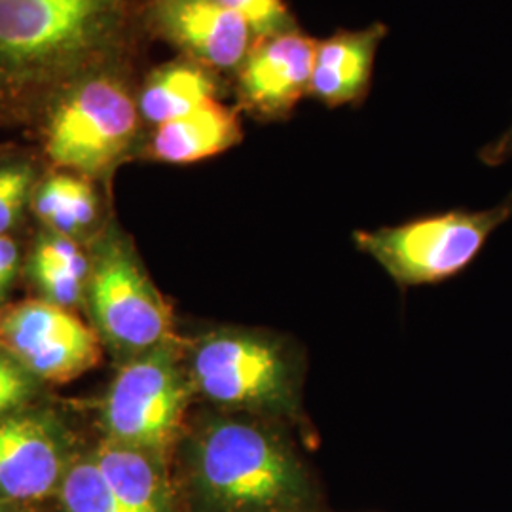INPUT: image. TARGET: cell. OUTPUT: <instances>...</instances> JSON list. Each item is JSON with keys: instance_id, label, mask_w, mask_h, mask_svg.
Masks as SVG:
<instances>
[{"instance_id": "cell-23", "label": "cell", "mask_w": 512, "mask_h": 512, "mask_svg": "<svg viewBox=\"0 0 512 512\" xmlns=\"http://www.w3.org/2000/svg\"><path fill=\"white\" fill-rule=\"evenodd\" d=\"M19 268V247L10 234L0 236V300L16 279Z\"/></svg>"}, {"instance_id": "cell-12", "label": "cell", "mask_w": 512, "mask_h": 512, "mask_svg": "<svg viewBox=\"0 0 512 512\" xmlns=\"http://www.w3.org/2000/svg\"><path fill=\"white\" fill-rule=\"evenodd\" d=\"M387 37L384 23L359 31H338L317 40L310 95L329 109L357 107L368 97L374 61Z\"/></svg>"}, {"instance_id": "cell-10", "label": "cell", "mask_w": 512, "mask_h": 512, "mask_svg": "<svg viewBox=\"0 0 512 512\" xmlns=\"http://www.w3.org/2000/svg\"><path fill=\"white\" fill-rule=\"evenodd\" d=\"M317 40L300 29L256 40L236 71L239 110L258 122H283L310 95Z\"/></svg>"}, {"instance_id": "cell-5", "label": "cell", "mask_w": 512, "mask_h": 512, "mask_svg": "<svg viewBox=\"0 0 512 512\" xmlns=\"http://www.w3.org/2000/svg\"><path fill=\"white\" fill-rule=\"evenodd\" d=\"M512 219V194L482 211L452 209L397 226L357 230L359 251L374 258L403 289L433 285L463 274L495 230Z\"/></svg>"}, {"instance_id": "cell-15", "label": "cell", "mask_w": 512, "mask_h": 512, "mask_svg": "<svg viewBox=\"0 0 512 512\" xmlns=\"http://www.w3.org/2000/svg\"><path fill=\"white\" fill-rule=\"evenodd\" d=\"M92 458L109 482L110 490L129 511L175 512L164 459L110 440L103 442Z\"/></svg>"}, {"instance_id": "cell-3", "label": "cell", "mask_w": 512, "mask_h": 512, "mask_svg": "<svg viewBox=\"0 0 512 512\" xmlns=\"http://www.w3.org/2000/svg\"><path fill=\"white\" fill-rule=\"evenodd\" d=\"M194 393L281 425L298 423L302 365L291 344L258 330H215L186 359Z\"/></svg>"}, {"instance_id": "cell-25", "label": "cell", "mask_w": 512, "mask_h": 512, "mask_svg": "<svg viewBox=\"0 0 512 512\" xmlns=\"http://www.w3.org/2000/svg\"><path fill=\"white\" fill-rule=\"evenodd\" d=\"M0 512H6L4 511V507H2V505H0Z\"/></svg>"}, {"instance_id": "cell-16", "label": "cell", "mask_w": 512, "mask_h": 512, "mask_svg": "<svg viewBox=\"0 0 512 512\" xmlns=\"http://www.w3.org/2000/svg\"><path fill=\"white\" fill-rule=\"evenodd\" d=\"M31 209L46 230L76 239L99 217V196L92 179L71 171H57L37 184Z\"/></svg>"}, {"instance_id": "cell-11", "label": "cell", "mask_w": 512, "mask_h": 512, "mask_svg": "<svg viewBox=\"0 0 512 512\" xmlns=\"http://www.w3.org/2000/svg\"><path fill=\"white\" fill-rule=\"evenodd\" d=\"M69 461L55 423L35 414L0 420V501L35 503L55 494Z\"/></svg>"}, {"instance_id": "cell-18", "label": "cell", "mask_w": 512, "mask_h": 512, "mask_svg": "<svg viewBox=\"0 0 512 512\" xmlns=\"http://www.w3.org/2000/svg\"><path fill=\"white\" fill-rule=\"evenodd\" d=\"M35 167L25 160L0 162V236L18 224L37 188Z\"/></svg>"}, {"instance_id": "cell-22", "label": "cell", "mask_w": 512, "mask_h": 512, "mask_svg": "<svg viewBox=\"0 0 512 512\" xmlns=\"http://www.w3.org/2000/svg\"><path fill=\"white\" fill-rule=\"evenodd\" d=\"M35 378L0 349V420L18 414L19 408L31 399Z\"/></svg>"}, {"instance_id": "cell-21", "label": "cell", "mask_w": 512, "mask_h": 512, "mask_svg": "<svg viewBox=\"0 0 512 512\" xmlns=\"http://www.w3.org/2000/svg\"><path fill=\"white\" fill-rule=\"evenodd\" d=\"M42 298L55 306L73 310L84 298L90 275L59 268H29Z\"/></svg>"}, {"instance_id": "cell-14", "label": "cell", "mask_w": 512, "mask_h": 512, "mask_svg": "<svg viewBox=\"0 0 512 512\" xmlns=\"http://www.w3.org/2000/svg\"><path fill=\"white\" fill-rule=\"evenodd\" d=\"M224 90L222 74L179 55L147 74L137 90V103L143 122L156 128L220 101Z\"/></svg>"}, {"instance_id": "cell-13", "label": "cell", "mask_w": 512, "mask_h": 512, "mask_svg": "<svg viewBox=\"0 0 512 512\" xmlns=\"http://www.w3.org/2000/svg\"><path fill=\"white\" fill-rule=\"evenodd\" d=\"M241 141L243 128L239 107L215 101L188 116L156 126L143 152L154 162L190 165L215 158L238 147Z\"/></svg>"}, {"instance_id": "cell-17", "label": "cell", "mask_w": 512, "mask_h": 512, "mask_svg": "<svg viewBox=\"0 0 512 512\" xmlns=\"http://www.w3.org/2000/svg\"><path fill=\"white\" fill-rule=\"evenodd\" d=\"M59 495L63 512H131L110 490L92 456L69 465Z\"/></svg>"}, {"instance_id": "cell-24", "label": "cell", "mask_w": 512, "mask_h": 512, "mask_svg": "<svg viewBox=\"0 0 512 512\" xmlns=\"http://www.w3.org/2000/svg\"><path fill=\"white\" fill-rule=\"evenodd\" d=\"M478 158L482 164L490 165V167H497V165L512 160V124L511 128L507 129L499 139H495L494 143L482 148Z\"/></svg>"}, {"instance_id": "cell-19", "label": "cell", "mask_w": 512, "mask_h": 512, "mask_svg": "<svg viewBox=\"0 0 512 512\" xmlns=\"http://www.w3.org/2000/svg\"><path fill=\"white\" fill-rule=\"evenodd\" d=\"M243 19L256 40L277 37L300 29L285 0H217Z\"/></svg>"}, {"instance_id": "cell-1", "label": "cell", "mask_w": 512, "mask_h": 512, "mask_svg": "<svg viewBox=\"0 0 512 512\" xmlns=\"http://www.w3.org/2000/svg\"><path fill=\"white\" fill-rule=\"evenodd\" d=\"M139 0H0V124L42 122L93 74L131 69Z\"/></svg>"}, {"instance_id": "cell-6", "label": "cell", "mask_w": 512, "mask_h": 512, "mask_svg": "<svg viewBox=\"0 0 512 512\" xmlns=\"http://www.w3.org/2000/svg\"><path fill=\"white\" fill-rule=\"evenodd\" d=\"M194 387L175 338L120 368L103 404L107 440L164 459L181 437Z\"/></svg>"}, {"instance_id": "cell-7", "label": "cell", "mask_w": 512, "mask_h": 512, "mask_svg": "<svg viewBox=\"0 0 512 512\" xmlns=\"http://www.w3.org/2000/svg\"><path fill=\"white\" fill-rule=\"evenodd\" d=\"M95 330L129 359L173 340L171 308L120 234L99 245L88 281Z\"/></svg>"}, {"instance_id": "cell-20", "label": "cell", "mask_w": 512, "mask_h": 512, "mask_svg": "<svg viewBox=\"0 0 512 512\" xmlns=\"http://www.w3.org/2000/svg\"><path fill=\"white\" fill-rule=\"evenodd\" d=\"M29 268H59L78 274H92V262L78 241L50 230L42 232L35 241Z\"/></svg>"}, {"instance_id": "cell-4", "label": "cell", "mask_w": 512, "mask_h": 512, "mask_svg": "<svg viewBox=\"0 0 512 512\" xmlns=\"http://www.w3.org/2000/svg\"><path fill=\"white\" fill-rule=\"evenodd\" d=\"M131 69L93 74L42 120L44 150L57 169L95 179L120 164L141 137L139 86Z\"/></svg>"}, {"instance_id": "cell-9", "label": "cell", "mask_w": 512, "mask_h": 512, "mask_svg": "<svg viewBox=\"0 0 512 512\" xmlns=\"http://www.w3.org/2000/svg\"><path fill=\"white\" fill-rule=\"evenodd\" d=\"M143 27L217 73H236L256 42L251 27L217 0H148Z\"/></svg>"}, {"instance_id": "cell-8", "label": "cell", "mask_w": 512, "mask_h": 512, "mask_svg": "<svg viewBox=\"0 0 512 512\" xmlns=\"http://www.w3.org/2000/svg\"><path fill=\"white\" fill-rule=\"evenodd\" d=\"M0 349L35 380L67 384L101 359V338L73 311L44 298L0 306Z\"/></svg>"}, {"instance_id": "cell-2", "label": "cell", "mask_w": 512, "mask_h": 512, "mask_svg": "<svg viewBox=\"0 0 512 512\" xmlns=\"http://www.w3.org/2000/svg\"><path fill=\"white\" fill-rule=\"evenodd\" d=\"M258 416H213L186 446L198 512H319L306 463L283 431Z\"/></svg>"}]
</instances>
